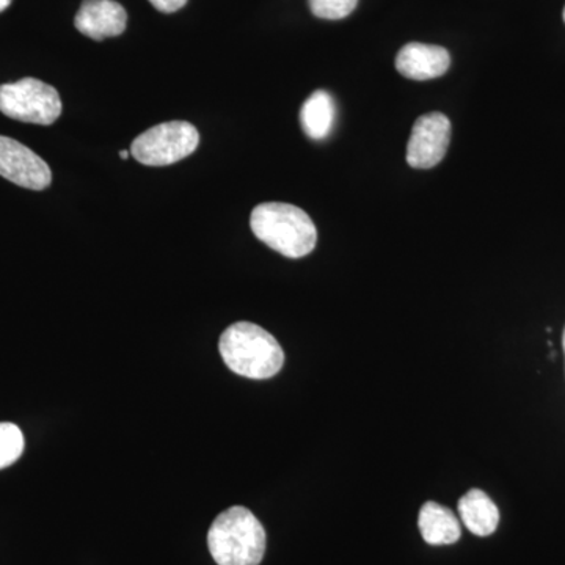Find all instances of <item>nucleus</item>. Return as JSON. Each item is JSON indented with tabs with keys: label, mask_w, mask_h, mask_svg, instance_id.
Segmentation results:
<instances>
[{
	"label": "nucleus",
	"mask_w": 565,
	"mask_h": 565,
	"mask_svg": "<svg viewBox=\"0 0 565 565\" xmlns=\"http://www.w3.org/2000/svg\"><path fill=\"white\" fill-rule=\"evenodd\" d=\"M451 55L435 44L408 43L396 55V70L407 79L429 81L444 76Z\"/></svg>",
	"instance_id": "1a4fd4ad"
},
{
	"label": "nucleus",
	"mask_w": 565,
	"mask_h": 565,
	"mask_svg": "<svg viewBox=\"0 0 565 565\" xmlns=\"http://www.w3.org/2000/svg\"><path fill=\"white\" fill-rule=\"evenodd\" d=\"M311 13L321 20H344L359 6V0H308Z\"/></svg>",
	"instance_id": "4468645a"
},
{
	"label": "nucleus",
	"mask_w": 565,
	"mask_h": 565,
	"mask_svg": "<svg viewBox=\"0 0 565 565\" xmlns=\"http://www.w3.org/2000/svg\"><path fill=\"white\" fill-rule=\"evenodd\" d=\"M337 120V104L329 92H315L300 109V125L310 139L323 140L332 132Z\"/></svg>",
	"instance_id": "f8f14e48"
},
{
	"label": "nucleus",
	"mask_w": 565,
	"mask_h": 565,
	"mask_svg": "<svg viewBox=\"0 0 565 565\" xmlns=\"http://www.w3.org/2000/svg\"><path fill=\"white\" fill-rule=\"evenodd\" d=\"M200 145V134L188 121H169L152 126L131 145V156L148 167L172 166L189 158Z\"/></svg>",
	"instance_id": "39448f33"
},
{
	"label": "nucleus",
	"mask_w": 565,
	"mask_h": 565,
	"mask_svg": "<svg viewBox=\"0 0 565 565\" xmlns=\"http://www.w3.org/2000/svg\"><path fill=\"white\" fill-rule=\"evenodd\" d=\"M74 25L82 35L103 41L126 31L128 13L115 0H84Z\"/></svg>",
	"instance_id": "6e6552de"
},
{
	"label": "nucleus",
	"mask_w": 565,
	"mask_h": 565,
	"mask_svg": "<svg viewBox=\"0 0 565 565\" xmlns=\"http://www.w3.org/2000/svg\"><path fill=\"white\" fill-rule=\"evenodd\" d=\"M451 143V121L440 111L423 115L415 121L407 145V163L414 169H433L444 161Z\"/></svg>",
	"instance_id": "423d86ee"
},
{
	"label": "nucleus",
	"mask_w": 565,
	"mask_h": 565,
	"mask_svg": "<svg viewBox=\"0 0 565 565\" xmlns=\"http://www.w3.org/2000/svg\"><path fill=\"white\" fill-rule=\"evenodd\" d=\"M207 546L218 565H259L266 553V531L243 505H233L214 520Z\"/></svg>",
	"instance_id": "7ed1b4c3"
},
{
	"label": "nucleus",
	"mask_w": 565,
	"mask_h": 565,
	"mask_svg": "<svg viewBox=\"0 0 565 565\" xmlns=\"http://www.w3.org/2000/svg\"><path fill=\"white\" fill-rule=\"evenodd\" d=\"M150 3L162 13H174V11L181 10L188 0H150Z\"/></svg>",
	"instance_id": "2eb2a0df"
},
{
	"label": "nucleus",
	"mask_w": 565,
	"mask_h": 565,
	"mask_svg": "<svg viewBox=\"0 0 565 565\" xmlns=\"http://www.w3.org/2000/svg\"><path fill=\"white\" fill-rule=\"evenodd\" d=\"M120 158L126 161V159L131 158V151H120Z\"/></svg>",
	"instance_id": "f3484780"
},
{
	"label": "nucleus",
	"mask_w": 565,
	"mask_h": 565,
	"mask_svg": "<svg viewBox=\"0 0 565 565\" xmlns=\"http://www.w3.org/2000/svg\"><path fill=\"white\" fill-rule=\"evenodd\" d=\"M61 95L43 81L24 77L0 85V111L11 120L31 125H54L62 115Z\"/></svg>",
	"instance_id": "20e7f679"
},
{
	"label": "nucleus",
	"mask_w": 565,
	"mask_h": 565,
	"mask_svg": "<svg viewBox=\"0 0 565 565\" xmlns=\"http://www.w3.org/2000/svg\"><path fill=\"white\" fill-rule=\"evenodd\" d=\"M564 21H565V9H564Z\"/></svg>",
	"instance_id": "6ab92c4d"
},
{
	"label": "nucleus",
	"mask_w": 565,
	"mask_h": 565,
	"mask_svg": "<svg viewBox=\"0 0 565 565\" xmlns=\"http://www.w3.org/2000/svg\"><path fill=\"white\" fill-rule=\"evenodd\" d=\"M0 177L31 191L50 188V166L31 148L11 137L0 136Z\"/></svg>",
	"instance_id": "0eeeda50"
},
{
	"label": "nucleus",
	"mask_w": 565,
	"mask_h": 565,
	"mask_svg": "<svg viewBox=\"0 0 565 565\" xmlns=\"http://www.w3.org/2000/svg\"><path fill=\"white\" fill-rule=\"evenodd\" d=\"M419 533L429 545L456 544L462 534L459 520L445 505L427 501L418 516Z\"/></svg>",
	"instance_id": "9d476101"
},
{
	"label": "nucleus",
	"mask_w": 565,
	"mask_h": 565,
	"mask_svg": "<svg viewBox=\"0 0 565 565\" xmlns=\"http://www.w3.org/2000/svg\"><path fill=\"white\" fill-rule=\"evenodd\" d=\"M11 3V0H0V13H2L3 10L9 9Z\"/></svg>",
	"instance_id": "dca6fc26"
},
{
	"label": "nucleus",
	"mask_w": 565,
	"mask_h": 565,
	"mask_svg": "<svg viewBox=\"0 0 565 565\" xmlns=\"http://www.w3.org/2000/svg\"><path fill=\"white\" fill-rule=\"evenodd\" d=\"M24 452V435L17 424L0 423V470L17 462Z\"/></svg>",
	"instance_id": "ddd939ff"
},
{
	"label": "nucleus",
	"mask_w": 565,
	"mask_h": 565,
	"mask_svg": "<svg viewBox=\"0 0 565 565\" xmlns=\"http://www.w3.org/2000/svg\"><path fill=\"white\" fill-rule=\"evenodd\" d=\"M563 349H564V355H565V327H564V333H563Z\"/></svg>",
	"instance_id": "a211bd4d"
},
{
	"label": "nucleus",
	"mask_w": 565,
	"mask_h": 565,
	"mask_svg": "<svg viewBox=\"0 0 565 565\" xmlns=\"http://www.w3.org/2000/svg\"><path fill=\"white\" fill-rule=\"evenodd\" d=\"M250 226L262 243L286 258H303L318 244L315 222L307 212L294 204H258L252 212Z\"/></svg>",
	"instance_id": "f03ea898"
},
{
	"label": "nucleus",
	"mask_w": 565,
	"mask_h": 565,
	"mask_svg": "<svg viewBox=\"0 0 565 565\" xmlns=\"http://www.w3.org/2000/svg\"><path fill=\"white\" fill-rule=\"evenodd\" d=\"M218 351L226 366L243 377L264 381L280 373L285 352L280 343L252 322H236L222 333Z\"/></svg>",
	"instance_id": "f257e3e1"
},
{
	"label": "nucleus",
	"mask_w": 565,
	"mask_h": 565,
	"mask_svg": "<svg viewBox=\"0 0 565 565\" xmlns=\"http://www.w3.org/2000/svg\"><path fill=\"white\" fill-rule=\"evenodd\" d=\"M459 514L470 533L487 537L497 531L500 511L482 490L473 489L459 500Z\"/></svg>",
	"instance_id": "9b49d317"
}]
</instances>
